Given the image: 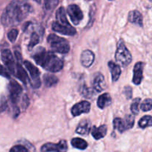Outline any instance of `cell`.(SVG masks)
Here are the masks:
<instances>
[{
  "label": "cell",
  "mask_w": 152,
  "mask_h": 152,
  "mask_svg": "<svg viewBox=\"0 0 152 152\" xmlns=\"http://www.w3.org/2000/svg\"><path fill=\"white\" fill-rule=\"evenodd\" d=\"M52 28L54 31L63 35L74 36L76 34V30L70 25L66 18L64 7H61L56 12V20L52 23Z\"/></svg>",
  "instance_id": "obj_3"
},
{
  "label": "cell",
  "mask_w": 152,
  "mask_h": 152,
  "mask_svg": "<svg viewBox=\"0 0 152 152\" xmlns=\"http://www.w3.org/2000/svg\"><path fill=\"white\" fill-rule=\"evenodd\" d=\"M116 152H118V151H116Z\"/></svg>",
  "instance_id": "obj_36"
},
{
  "label": "cell",
  "mask_w": 152,
  "mask_h": 152,
  "mask_svg": "<svg viewBox=\"0 0 152 152\" xmlns=\"http://www.w3.org/2000/svg\"><path fill=\"white\" fill-rule=\"evenodd\" d=\"M32 11V7L25 1H13L7 4L1 15V22L4 27L16 25Z\"/></svg>",
  "instance_id": "obj_1"
},
{
  "label": "cell",
  "mask_w": 152,
  "mask_h": 152,
  "mask_svg": "<svg viewBox=\"0 0 152 152\" xmlns=\"http://www.w3.org/2000/svg\"><path fill=\"white\" fill-rule=\"evenodd\" d=\"M58 78L52 74H46L43 76V82L46 87L50 88L55 86L58 83Z\"/></svg>",
  "instance_id": "obj_21"
},
{
  "label": "cell",
  "mask_w": 152,
  "mask_h": 152,
  "mask_svg": "<svg viewBox=\"0 0 152 152\" xmlns=\"http://www.w3.org/2000/svg\"><path fill=\"white\" fill-rule=\"evenodd\" d=\"M9 152H29L28 148L23 145H16L10 148Z\"/></svg>",
  "instance_id": "obj_31"
},
{
  "label": "cell",
  "mask_w": 152,
  "mask_h": 152,
  "mask_svg": "<svg viewBox=\"0 0 152 152\" xmlns=\"http://www.w3.org/2000/svg\"><path fill=\"white\" fill-rule=\"evenodd\" d=\"M124 94L125 96H126V98L128 99H130L132 98V95H133V90L132 88L129 86H127L124 88V91H123Z\"/></svg>",
  "instance_id": "obj_32"
},
{
  "label": "cell",
  "mask_w": 152,
  "mask_h": 152,
  "mask_svg": "<svg viewBox=\"0 0 152 152\" xmlns=\"http://www.w3.org/2000/svg\"><path fill=\"white\" fill-rule=\"evenodd\" d=\"M95 60V54L90 50H84L80 54V63L85 68H89Z\"/></svg>",
  "instance_id": "obj_14"
},
{
  "label": "cell",
  "mask_w": 152,
  "mask_h": 152,
  "mask_svg": "<svg viewBox=\"0 0 152 152\" xmlns=\"http://www.w3.org/2000/svg\"><path fill=\"white\" fill-rule=\"evenodd\" d=\"M107 127L106 125H102V126H99V127L93 126L92 131H91L92 137L95 140H96L104 138L106 136V134H107Z\"/></svg>",
  "instance_id": "obj_19"
},
{
  "label": "cell",
  "mask_w": 152,
  "mask_h": 152,
  "mask_svg": "<svg viewBox=\"0 0 152 152\" xmlns=\"http://www.w3.org/2000/svg\"><path fill=\"white\" fill-rule=\"evenodd\" d=\"M68 150V145L65 140H61L58 143L46 142L40 148L41 152H66Z\"/></svg>",
  "instance_id": "obj_8"
},
{
  "label": "cell",
  "mask_w": 152,
  "mask_h": 152,
  "mask_svg": "<svg viewBox=\"0 0 152 152\" xmlns=\"http://www.w3.org/2000/svg\"><path fill=\"white\" fill-rule=\"evenodd\" d=\"M24 65L28 70L30 76V83L33 88L37 89L41 86V81H40V74L38 68L33 65L31 62L25 60L23 62Z\"/></svg>",
  "instance_id": "obj_6"
},
{
  "label": "cell",
  "mask_w": 152,
  "mask_h": 152,
  "mask_svg": "<svg viewBox=\"0 0 152 152\" xmlns=\"http://www.w3.org/2000/svg\"><path fill=\"white\" fill-rule=\"evenodd\" d=\"M32 58L37 65L49 72H58L63 68V61L53 52L46 50L40 47L32 55Z\"/></svg>",
  "instance_id": "obj_2"
},
{
  "label": "cell",
  "mask_w": 152,
  "mask_h": 152,
  "mask_svg": "<svg viewBox=\"0 0 152 152\" xmlns=\"http://www.w3.org/2000/svg\"><path fill=\"white\" fill-rule=\"evenodd\" d=\"M112 102V98L109 93H104L100 95L97 99V105L101 109H104L109 106Z\"/></svg>",
  "instance_id": "obj_20"
},
{
  "label": "cell",
  "mask_w": 152,
  "mask_h": 152,
  "mask_svg": "<svg viewBox=\"0 0 152 152\" xmlns=\"http://www.w3.org/2000/svg\"><path fill=\"white\" fill-rule=\"evenodd\" d=\"M91 131V123L88 120H83L80 122L77 127L76 128L75 132L80 135H85L89 134V132Z\"/></svg>",
  "instance_id": "obj_18"
},
{
  "label": "cell",
  "mask_w": 152,
  "mask_h": 152,
  "mask_svg": "<svg viewBox=\"0 0 152 152\" xmlns=\"http://www.w3.org/2000/svg\"><path fill=\"white\" fill-rule=\"evenodd\" d=\"M80 90H81V94L83 95V96H85V97H90L91 95L92 94V91L89 90L86 86H82Z\"/></svg>",
  "instance_id": "obj_33"
},
{
  "label": "cell",
  "mask_w": 152,
  "mask_h": 152,
  "mask_svg": "<svg viewBox=\"0 0 152 152\" xmlns=\"http://www.w3.org/2000/svg\"><path fill=\"white\" fill-rule=\"evenodd\" d=\"M67 13L74 25H79L83 18V13L77 4H71L67 7Z\"/></svg>",
  "instance_id": "obj_10"
},
{
  "label": "cell",
  "mask_w": 152,
  "mask_h": 152,
  "mask_svg": "<svg viewBox=\"0 0 152 152\" xmlns=\"http://www.w3.org/2000/svg\"><path fill=\"white\" fill-rule=\"evenodd\" d=\"M145 64L142 62H138L134 65V75H133V83L137 86L140 85L143 79V69Z\"/></svg>",
  "instance_id": "obj_13"
},
{
  "label": "cell",
  "mask_w": 152,
  "mask_h": 152,
  "mask_svg": "<svg viewBox=\"0 0 152 152\" xmlns=\"http://www.w3.org/2000/svg\"><path fill=\"white\" fill-rule=\"evenodd\" d=\"M0 75L2 76V77H6V78H9V77H10V74H9V72L7 71V69H6L3 65H1V64H0Z\"/></svg>",
  "instance_id": "obj_35"
},
{
  "label": "cell",
  "mask_w": 152,
  "mask_h": 152,
  "mask_svg": "<svg viewBox=\"0 0 152 152\" xmlns=\"http://www.w3.org/2000/svg\"><path fill=\"white\" fill-rule=\"evenodd\" d=\"M113 128L117 130L119 133H123L127 130L125 121L122 118H119V117L115 118L113 121Z\"/></svg>",
  "instance_id": "obj_23"
},
{
  "label": "cell",
  "mask_w": 152,
  "mask_h": 152,
  "mask_svg": "<svg viewBox=\"0 0 152 152\" xmlns=\"http://www.w3.org/2000/svg\"><path fill=\"white\" fill-rule=\"evenodd\" d=\"M108 68L110 69V74H111L112 81L113 83L118 81V80L120 77L121 73H122L120 66L116 62H113V61H110L108 62Z\"/></svg>",
  "instance_id": "obj_16"
},
{
  "label": "cell",
  "mask_w": 152,
  "mask_h": 152,
  "mask_svg": "<svg viewBox=\"0 0 152 152\" xmlns=\"http://www.w3.org/2000/svg\"><path fill=\"white\" fill-rule=\"evenodd\" d=\"M1 57L3 63L4 64L6 68H7L9 72L11 74H13V75H15L16 68V62H15V59L13 58L11 51L9 49H4V50H1Z\"/></svg>",
  "instance_id": "obj_7"
},
{
  "label": "cell",
  "mask_w": 152,
  "mask_h": 152,
  "mask_svg": "<svg viewBox=\"0 0 152 152\" xmlns=\"http://www.w3.org/2000/svg\"><path fill=\"white\" fill-rule=\"evenodd\" d=\"M140 101H141V99L139 97H137L133 100L132 103H131V111L134 115H137L139 114V105Z\"/></svg>",
  "instance_id": "obj_26"
},
{
  "label": "cell",
  "mask_w": 152,
  "mask_h": 152,
  "mask_svg": "<svg viewBox=\"0 0 152 152\" xmlns=\"http://www.w3.org/2000/svg\"><path fill=\"white\" fill-rule=\"evenodd\" d=\"M138 125L139 127L142 129L152 126V116L145 115L142 117L139 120Z\"/></svg>",
  "instance_id": "obj_24"
},
{
  "label": "cell",
  "mask_w": 152,
  "mask_h": 152,
  "mask_svg": "<svg viewBox=\"0 0 152 152\" xmlns=\"http://www.w3.org/2000/svg\"><path fill=\"white\" fill-rule=\"evenodd\" d=\"M58 4V1H45V8L46 10H52L53 9L57 4Z\"/></svg>",
  "instance_id": "obj_34"
},
{
  "label": "cell",
  "mask_w": 152,
  "mask_h": 152,
  "mask_svg": "<svg viewBox=\"0 0 152 152\" xmlns=\"http://www.w3.org/2000/svg\"><path fill=\"white\" fill-rule=\"evenodd\" d=\"M8 91L10 101L13 105H16L19 102V98L22 94V86L16 81L11 80L8 84Z\"/></svg>",
  "instance_id": "obj_9"
},
{
  "label": "cell",
  "mask_w": 152,
  "mask_h": 152,
  "mask_svg": "<svg viewBox=\"0 0 152 152\" xmlns=\"http://www.w3.org/2000/svg\"><path fill=\"white\" fill-rule=\"evenodd\" d=\"M128 21L131 23L135 24V25H139L140 27H142L143 25V20H142V16L141 13L139 10H134L129 12L128 16Z\"/></svg>",
  "instance_id": "obj_17"
},
{
  "label": "cell",
  "mask_w": 152,
  "mask_h": 152,
  "mask_svg": "<svg viewBox=\"0 0 152 152\" xmlns=\"http://www.w3.org/2000/svg\"><path fill=\"white\" fill-rule=\"evenodd\" d=\"M71 144L74 148L80 150H85L88 147V143L86 141L79 137L73 138L71 141Z\"/></svg>",
  "instance_id": "obj_22"
},
{
  "label": "cell",
  "mask_w": 152,
  "mask_h": 152,
  "mask_svg": "<svg viewBox=\"0 0 152 152\" xmlns=\"http://www.w3.org/2000/svg\"><path fill=\"white\" fill-rule=\"evenodd\" d=\"M140 109L144 112L149 111L152 109V99H145L140 105Z\"/></svg>",
  "instance_id": "obj_27"
},
{
  "label": "cell",
  "mask_w": 152,
  "mask_h": 152,
  "mask_svg": "<svg viewBox=\"0 0 152 152\" xmlns=\"http://www.w3.org/2000/svg\"><path fill=\"white\" fill-rule=\"evenodd\" d=\"M18 34H19V31L16 28H13V29H11L7 33V39H8L10 42H14L16 41V38H17Z\"/></svg>",
  "instance_id": "obj_29"
},
{
  "label": "cell",
  "mask_w": 152,
  "mask_h": 152,
  "mask_svg": "<svg viewBox=\"0 0 152 152\" xmlns=\"http://www.w3.org/2000/svg\"><path fill=\"white\" fill-rule=\"evenodd\" d=\"M92 90L95 91L96 93H99L104 91L105 88V80L102 74L98 72L94 74L92 80Z\"/></svg>",
  "instance_id": "obj_12"
},
{
  "label": "cell",
  "mask_w": 152,
  "mask_h": 152,
  "mask_svg": "<svg viewBox=\"0 0 152 152\" xmlns=\"http://www.w3.org/2000/svg\"><path fill=\"white\" fill-rule=\"evenodd\" d=\"M47 41L50 45L53 51L57 53L65 54L70 50V45L68 40L63 37L57 36L56 34H49L47 38Z\"/></svg>",
  "instance_id": "obj_4"
},
{
  "label": "cell",
  "mask_w": 152,
  "mask_h": 152,
  "mask_svg": "<svg viewBox=\"0 0 152 152\" xmlns=\"http://www.w3.org/2000/svg\"><path fill=\"white\" fill-rule=\"evenodd\" d=\"M95 11H96V7H95V4H92L89 9V21L88 22L89 25L87 27H90L92 25V22L95 20Z\"/></svg>",
  "instance_id": "obj_30"
},
{
  "label": "cell",
  "mask_w": 152,
  "mask_h": 152,
  "mask_svg": "<svg viewBox=\"0 0 152 152\" xmlns=\"http://www.w3.org/2000/svg\"><path fill=\"white\" fill-rule=\"evenodd\" d=\"M40 37L39 36L38 34H37L36 32H33L31 34V38H30L29 40V43H28V50H32L33 48L34 47L35 45H37L39 42H40Z\"/></svg>",
  "instance_id": "obj_25"
},
{
  "label": "cell",
  "mask_w": 152,
  "mask_h": 152,
  "mask_svg": "<svg viewBox=\"0 0 152 152\" xmlns=\"http://www.w3.org/2000/svg\"><path fill=\"white\" fill-rule=\"evenodd\" d=\"M115 59L118 65L122 67H127L132 61V55L122 39L119 40L117 43Z\"/></svg>",
  "instance_id": "obj_5"
},
{
  "label": "cell",
  "mask_w": 152,
  "mask_h": 152,
  "mask_svg": "<svg viewBox=\"0 0 152 152\" xmlns=\"http://www.w3.org/2000/svg\"><path fill=\"white\" fill-rule=\"evenodd\" d=\"M91 105L88 101H80L75 104L71 108V113L73 117H77L82 114H88L90 111Z\"/></svg>",
  "instance_id": "obj_11"
},
{
  "label": "cell",
  "mask_w": 152,
  "mask_h": 152,
  "mask_svg": "<svg viewBox=\"0 0 152 152\" xmlns=\"http://www.w3.org/2000/svg\"><path fill=\"white\" fill-rule=\"evenodd\" d=\"M124 121H125L127 130L132 129L134 127L135 120H134V117L133 115H131V114L126 115L125 116V118L124 119Z\"/></svg>",
  "instance_id": "obj_28"
},
{
  "label": "cell",
  "mask_w": 152,
  "mask_h": 152,
  "mask_svg": "<svg viewBox=\"0 0 152 152\" xmlns=\"http://www.w3.org/2000/svg\"><path fill=\"white\" fill-rule=\"evenodd\" d=\"M21 61H17L16 62V73H15V77H17L24 85H27L28 82L30 81L27 72L24 69L22 65L20 63Z\"/></svg>",
  "instance_id": "obj_15"
}]
</instances>
